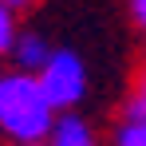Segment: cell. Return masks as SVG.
<instances>
[{"instance_id": "cell-1", "label": "cell", "mask_w": 146, "mask_h": 146, "mask_svg": "<svg viewBox=\"0 0 146 146\" xmlns=\"http://www.w3.org/2000/svg\"><path fill=\"white\" fill-rule=\"evenodd\" d=\"M55 115L59 111L48 103L36 75L16 67L0 71V138L8 146H44Z\"/></svg>"}, {"instance_id": "cell-2", "label": "cell", "mask_w": 146, "mask_h": 146, "mask_svg": "<svg viewBox=\"0 0 146 146\" xmlns=\"http://www.w3.org/2000/svg\"><path fill=\"white\" fill-rule=\"evenodd\" d=\"M36 79H40L48 103L59 115H63V111H79V107L87 103V91H91V67H87V59L75 48H63V44H55L51 59L40 67Z\"/></svg>"}, {"instance_id": "cell-3", "label": "cell", "mask_w": 146, "mask_h": 146, "mask_svg": "<svg viewBox=\"0 0 146 146\" xmlns=\"http://www.w3.org/2000/svg\"><path fill=\"white\" fill-rule=\"evenodd\" d=\"M44 146H107V138L83 111H63L55 115V126Z\"/></svg>"}, {"instance_id": "cell-4", "label": "cell", "mask_w": 146, "mask_h": 146, "mask_svg": "<svg viewBox=\"0 0 146 146\" xmlns=\"http://www.w3.org/2000/svg\"><path fill=\"white\" fill-rule=\"evenodd\" d=\"M51 51H55V40H48L40 28H24L20 40H16V48H12V55H8V63H12L16 71L40 75V67L51 59Z\"/></svg>"}, {"instance_id": "cell-5", "label": "cell", "mask_w": 146, "mask_h": 146, "mask_svg": "<svg viewBox=\"0 0 146 146\" xmlns=\"http://www.w3.org/2000/svg\"><path fill=\"white\" fill-rule=\"evenodd\" d=\"M107 146H146V119H122L119 115Z\"/></svg>"}, {"instance_id": "cell-6", "label": "cell", "mask_w": 146, "mask_h": 146, "mask_svg": "<svg viewBox=\"0 0 146 146\" xmlns=\"http://www.w3.org/2000/svg\"><path fill=\"white\" fill-rule=\"evenodd\" d=\"M20 20H16V12L0 0V59H8L12 55V48H16V40H20Z\"/></svg>"}, {"instance_id": "cell-7", "label": "cell", "mask_w": 146, "mask_h": 146, "mask_svg": "<svg viewBox=\"0 0 146 146\" xmlns=\"http://www.w3.org/2000/svg\"><path fill=\"white\" fill-rule=\"evenodd\" d=\"M122 119H146V71L134 79V87L126 91V103H122Z\"/></svg>"}, {"instance_id": "cell-8", "label": "cell", "mask_w": 146, "mask_h": 146, "mask_svg": "<svg viewBox=\"0 0 146 146\" xmlns=\"http://www.w3.org/2000/svg\"><path fill=\"white\" fill-rule=\"evenodd\" d=\"M126 12H130V24L146 36V0H126Z\"/></svg>"}, {"instance_id": "cell-9", "label": "cell", "mask_w": 146, "mask_h": 146, "mask_svg": "<svg viewBox=\"0 0 146 146\" xmlns=\"http://www.w3.org/2000/svg\"><path fill=\"white\" fill-rule=\"evenodd\" d=\"M4 4H8L12 12H20V8H28V4H36V0H4Z\"/></svg>"}, {"instance_id": "cell-10", "label": "cell", "mask_w": 146, "mask_h": 146, "mask_svg": "<svg viewBox=\"0 0 146 146\" xmlns=\"http://www.w3.org/2000/svg\"><path fill=\"white\" fill-rule=\"evenodd\" d=\"M142 59H146V48H142Z\"/></svg>"}]
</instances>
